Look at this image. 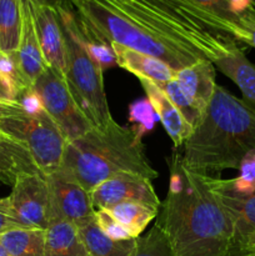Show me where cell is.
<instances>
[{
  "mask_svg": "<svg viewBox=\"0 0 255 256\" xmlns=\"http://www.w3.org/2000/svg\"><path fill=\"white\" fill-rule=\"evenodd\" d=\"M158 224L175 256H226L234 242L232 216L212 189L208 175L190 172L182 154L170 162L166 198Z\"/></svg>",
  "mask_w": 255,
  "mask_h": 256,
  "instance_id": "cell-1",
  "label": "cell"
},
{
  "mask_svg": "<svg viewBox=\"0 0 255 256\" xmlns=\"http://www.w3.org/2000/svg\"><path fill=\"white\" fill-rule=\"evenodd\" d=\"M255 150V109L216 84L202 122L184 144L182 164L202 175L238 169Z\"/></svg>",
  "mask_w": 255,
  "mask_h": 256,
  "instance_id": "cell-2",
  "label": "cell"
},
{
  "mask_svg": "<svg viewBox=\"0 0 255 256\" xmlns=\"http://www.w3.org/2000/svg\"><path fill=\"white\" fill-rule=\"evenodd\" d=\"M142 139L132 128L122 126L114 119L92 125L82 135L68 140L60 169L89 192L119 172L154 180L159 174L150 164Z\"/></svg>",
  "mask_w": 255,
  "mask_h": 256,
  "instance_id": "cell-3",
  "label": "cell"
},
{
  "mask_svg": "<svg viewBox=\"0 0 255 256\" xmlns=\"http://www.w3.org/2000/svg\"><path fill=\"white\" fill-rule=\"evenodd\" d=\"M86 24L110 42L152 55L175 70L206 59L186 46L122 12L112 0H68Z\"/></svg>",
  "mask_w": 255,
  "mask_h": 256,
  "instance_id": "cell-4",
  "label": "cell"
},
{
  "mask_svg": "<svg viewBox=\"0 0 255 256\" xmlns=\"http://www.w3.org/2000/svg\"><path fill=\"white\" fill-rule=\"evenodd\" d=\"M66 46L65 82L79 106L92 122L102 125L112 119L104 90L102 69L92 58L82 39L79 20L68 0L54 5Z\"/></svg>",
  "mask_w": 255,
  "mask_h": 256,
  "instance_id": "cell-5",
  "label": "cell"
},
{
  "mask_svg": "<svg viewBox=\"0 0 255 256\" xmlns=\"http://www.w3.org/2000/svg\"><path fill=\"white\" fill-rule=\"evenodd\" d=\"M0 132L24 145L42 175L59 169L66 139L46 112H28L16 102L0 105Z\"/></svg>",
  "mask_w": 255,
  "mask_h": 256,
  "instance_id": "cell-6",
  "label": "cell"
},
{
  "mask_svg": "<svg viewBox=\"0 0 255 256\" xmlns=\"http://www.w3.org/2000/svg\"><path fill=\"white\" fill-rule=\"evenodd\" d=\"M34 88L45 112L62 130L66 142L80 136L92 126V122L72 96L64 78L52 68L46 66L34 82Z\"/></svg>",
  "mask_w": 255,
  "mask_h": 256,
  "instance_id": "cell-7",
  "label": "cell"
},
{
  "mask_svg": "<svg viewBox=\"0 0 255 256\" xmlns=\"http://www.w3.org/2000/svg\"><path fill=\"white\" fill-rule=\"evenodd\" d=\"M49 189V220L70 222L75 225L94 218L90 192L74 178L59 169L45 175Z\"/></svg>",
  "mask_w": 255,
  "mask_h": 256,
  "instance_id": "cell-8",
  "label": "cell"
},
{
  "mask_svg": "<svg viewBox=\"0 0 255 256\" xmlns=\"http://www.w3.org/2000/svg\"><path fill=\"white\" fill-rule=\"evenodd\" d=\"M8 196L18 222L24 228L45 230L49 220V189L42 174H24Z\"/></svg>",
  "mask_w": 255,
  "mask_h": 256,
  "instance_id": "cell-9",
  "label": "cell"
},
{
  "mask_svg": "<svg viewBox=\"0 0 255 256\" xmlns=\"http://www.w3.org/2000/svg\"><path fill=\"white\" fill-rule=\"evenodd\" d=\"M95 210L109 209L120 202H140L160 209L162 202L155 192L152 180L132 172H119L90 192Z\"/></svg>",
  "mask_w": 255,
  "mask_h": 256,
  "instance_id": "cell-10",
  "label": "cell"
},
{
  "mask_svg": "<svg viewBox=\"0 0 255 256\" xmlns=\"http://www.w3.org/2000/svg\"><path fill=\"white\" fill-rule=\"evenodd\" d=\"M29 2L45 64L65 79L66 46L56 8L49 2L38 0H29Z\"/></svg>",
  "mask_w": 255,
  "mask_h": 256,
  "instance_id": "cell-11",
  "label": "cell"
},
{
  "mask_svg": "<svg viewBox=\"0 0 255 256\" xmlns=\"http://www.w3.org/2000/svg\"><path fill=\"white\" fill-rule=\"evenodd\" d=\"M234 38H229L212 60L242 92L244 102L255 109V64L245 55Z\"/></svg>",
  "mask_w": 255,
  "mask_h": 256,
  "instance_id": "cell-12",
  "label": "cell"
},
{
  "mask_svg": "<svg viewBox=\"0 0 255 256\" xmlns=\"http://www.w3.org/2000/svg\"><path fill=\"white\" fill-rule=\"evenodd\" d=\"M139 82L144 88L146 99L154 108L174 146L179 148L184 145L194 132L192 125L185 120L182 112L176 109V106L170 102L166 94L156 84L146 79H139Z\"/></svg>",
  "mask_w": 255,
  "mask_h": 256,
  "instance_id": "cell-13",
  "label": "cell"
},
{
  "mask_svg": "<svg viewBox=\"0 0 255 256\" xmlns=\"http://www.w3.org/2000/svg\"><path fill=\"white\" fill-rule=\"evenodd\" d=\"M20 70L25 80L30 85H34L38 78L46 69L42 48L38 39L36 28H35L32 10L29 0H24V15H22V26L20 34L19 46L16 50Z\"/></svg>",
  "mask_w": 255,
  "mask_h": 256,
  "instance_id": "cell-14",
  "label": "cell"
},
{
  "mask_svg": "<svg viewBox=\"0 0 255 256\" xmlns=\"http://www.w3.org/2000/svg\"><path fill=\"white\" fill-rule=\"evenodd\" d=\"M116 65L132 72L138 79H146L159 85L175 79L178 70L158 58L112 42Z\"/></svg>",
  "mask_w": 255,
  "mask_h": 256,
  "instance_id": "cell-15",
  "label": "cell"
},
{
  "mask_svg": "<svg viewBox=\"0 0 255 256\" xmlns=\"http://www.w3.org/2000/svg\"><path fill=\"white\" fill-rule=\"evenodd\" d=\"M24 174H42V172L24 145L0 132V182L12 186Z\"/></svg>",
  "mask_w": 255,
  "mask_h": 256,
  "instance_id": "cell-16",
  "label": "cell"
},
{
  "mask_svg": "<svg viewBox=\"0 0 255 256\" xmlns=\"http://www.w3.org/2000/svg\"><path fill=\"white\" fill-rule=\"evenodd\" d=\"M175 80L190 96L208 106L216 88L215 66L209 59H200L178 70Z\"/></svg>",
  "mask_w": 255,
  "mask_h": 256,
  "instance_id": "cell-17",
  "label": "cell"
},
{
  "mask_svg": "<svg viewBox=\"0 0 255 256\" xmlns=\"http://www.w3.org/2000/svg\"><path fill=\"white\" fill-rule=\"evenodd\" d=\"M80 238L89 256H132L136 239L114 240L105 235L94 218L76 224Z\"/></svg>",
  "mask_w": 255,
  "mask_h": 256,
  "instance_id": "cell-18",
  "label": "cell"
},
{
  "mask_svg": "<svg viewBox=\"0 0 255 256\" xmlns=\"http://www.w3.org/2000/svg\"><path fill=\"white\" fill-rule=\"evenodd\" d=\"M46 256H89L74 222H54L45 229Z\"/></svg>",
  "mask_w": 255,
  "mask_h": 256,
  "instance_id": "cell-19",
  "label": "cell"
},
{
  "mask_svg": "<svg viewBox=\"0 0 255 256\" xmlns=\"http://www.w3.org/2000/svg\"><path fill=\"white\" fill-rule=\"evenodd\" d=\"M239 175L234 179L209 176L212 189L219 195L248 198L255 194V150L248 152L238 166Z\"/></svg>",
  "mask_w": 255,
  "mask_h": 256,
  "instance_id": "cell-20",
  "label": "cell"
},
{
  "mask_svg": "<svg viewBox=\"0 0 255 256\" xmlns=\"http://www.w3.org/2000/svg\"><path fill=\"white\" fill-rule=\"evenodd\" d=\"M0 242L10 256H46L45 230L19 228L0 234Z\"/></svg>",
  "mask_w": 255,
  "mask_h": 256,
  "instance_id": "cell-21",
  "label": "cell"
},
{
  "mask_svg": "<svg viewBox=\"0 0 255 256\" xmlns=\"http://www.w3.org/2000/svg\"><path fill=\"white\" fill-rule=\"evenodd\" d=\"M24 0H0V52H15L19 46Z\"/></svg>",
  "mask_w": 255,
  "mask_h": 256,
  "instance_id": "cell-22",
  "label": "cell"
},
{
  "mask_svg": "<svg viewBox=\"0 0 255 256\" xmlns=\"http://www.w3.org/2000/svg\"><path fill=\"white\" fill-rule=\"evenodd\" d=\"M114 219L129 232L132 239L140 236L148 224L159 214V209L140 204V202H120L106 209Z\"/></svg>",
  "mask_w": 255,
  "mask_h": 256,
  "instance_id": "cell-23",
  "label": "cell"
},
{
  "mask_svg": "<svg viewBox=\"0 0 255 256\" xmlns=\"http://www.w3.org/2000/svg\"><path fill=\"white\" fill-rule=\"evenodd\" d=\"M192 4L214 18L222 24L225 34L242 42V29L240 26V18L236 14L232 0H190Z\"/></svg>",
  "mask_w": 255,
  "mask_h": 256,
  "instance_id": "cell-24",
  "label": "cell"
},
{
  "mask_svg": "<svg viewBox=\"0 0 255 256\" xmlns=\"http://www.w3.org/2000/svg\"><path fill=\"white\" fill-rule=\"evenodd\" d=\"M158 86L166 94L170 102L182 112V116L192 125V129H195L199 125V122H202V115L206 110V105L202 104L192 96H190L175 79L170 80L168 82H162Z\"/></svg>",
  "mask_w": 255,
  "mask_h": 256,
  "instance_id": "cell-25",
  "label": "cell"
},
{
  "mask_svg": "<svg viewBox=\"0 0 255 256\" xmlns=\"http://www.w3.org/2000/svg\"><path fill=\"white\" fill-rule=\"evenodd\" d=\"M216 194V192H215ZM232 216L235 236L255 230V194L248 198H234L216 194Z\"/></svg>",
  "mask_w": 255,
  "mask_h": 256,
  "instance_id": "cell-26",
  "label": "cell"
},
{
  "mask_svg": "<svg viewBox=\"0 0 255 256\" xmlns=\"http://www.w3.org/2000/svg\"><path fill=\"white\" fill-rule=\"evenodd\" d=\"M78 20H79V28L80 32H82V42H84L89 54L92 55V59L100 65L102 72L109 69V68L115 66V65H116V59H115V54L114 50H112V42H108V40L105 39V38H102L99 32H95V30L92 29L89 24H86L79 15H78Z\"/></svg>",
  "mask_w": 255,
  "mask_h": 256,
  "instance_id": "cell-27",
  "label": "cell"
},
{
  "mask_svg": "<svg viewBox=\"0 0 255 256\" xmlns=\"http://www.w3.org/2000/svg\"><path fill=\"white\" fill-rule=\"evenodd\" d=\"M132 256H175L160 225L155 224L144 236L136 238Z\"/></svg>",
  "mask_w": 255,
  "mask_h": 256,
  "instance_id": "cell-28",
  "label": "cell"
},
{
  "mask_svg": "<svg viewBox=\"0 0 255 256\" xmlns=\"http://www.w3.org/2000/svg\"><path fill=\"white\" fill-rule=\"evenodd\" d=\"M129 122L132 125V129L140 136L152 132L159 116L155 112L154 108L148 99H139L129 105Z\"/></svg>",
  "mask_w": 255,
  "mask_h": 256,
  "instance_id": "cell-29",
  "label": "cell"
},
{
  "mask_svg": "<svg viewBox=\"0 0 255 256\" xmlns=\"http://www.w3.org/2000/svg\"><path fill=\"white\" fill-rule=\"evenodd\" d=\"M94 220L99 229L114 240H129L132 239L129 232L114 219L112 214L106 209L95 210Z\"/></svg>",
  "mask_w": 255,
  "mask_h": 256,
  "instance_id": "cell-30",
  "label": "cell"
},
{
  "mask_svg": "<svg viewBox=\"0 0 255 256\" xmlns=\"http://www.w3.org/2000/svg\"><path fill=\"white\" fill-rule=\"evenodd\" d=\"M226 256H255V230L235 236Z\"/></svg>",
  "mask_w": 255,
  "mask_h": 256,
  "instance_id": "cell-31",
  "label": "cell"
},
{
  "mask_svg": "<svg viewBox=\"0 0 255 256\" xmlns=\"http://www.w3.org/2000/svg\"><path fill=\"white\" fill-rule=\"evenodd\" d=\"M19 228L24 226L15 218L9 199L2 198L0 199V234L12 229H19Z\"/></svg>",
  "mask_w": 255,
  "mask_h": 256,
  "instance_id": "cell-32",
  "label": "cell"
},
{
  "mask_svg": "<svg viewBox=\"0 0 255 256\" xmlns=\"http://www.w3.org/2000/svg\"><path fill=\"white\" fill-rule=\"evenodd\" d=\"M240 26L242 29V42L255 48V9L246 12L240 16Z\"/></svg>",
  "mask_w": 255,
  "mask_h": 256,
  "instance_id": "cell-33",
  "label": "cell"
},
{
  "mask_svg": "<svg viewBox=\"0 0 255 256\" xmlns=\"http://www.w3.org/2000/svg\"><path fill=\"white\" fill-rule=\"evenodd\" d=\"M232 2L239 18L246 12L255 9V0H232Z\"/></svg>",
  "mask_w": 255,
  "mask_h": 256,
  "instance_id": "cell-34",
  "label": "cell"
},
{
  "mask_svg": "<svg viewBox=\"0 0 255 256\" xmlns=\"http://www.w3.org/2000/svg\"><path fill=\"white\" fill-rule=\"evenodd\" d=\"M0 256H10L9 252H8L6 250H5V248L2 245V242H0Z\"/></svg>",
  "mask_w": 255,
  "mask_h": 256,
  "instance_id": "cell-35",
  "label": "cell"
},
{
  "mask_svg": "<svg viewBox=\"0 0 255 256\" xmlns=\"http://www.w3.org/2000/svg\"><path fill=\"white\" fill-rule=\"evenodd\" d=\"M38 2H49V4L55 5L60 2H64V0H38Z\"/></svg>",
  "mask_w": 255,
  "mask_h": 256,
  "instance_id": "cell-36",
  "label": "cell"
},
{
  "mask_svg": "<svg viewBox=\"0 0 255 256\" xmlns=\"http://www.w3.org/2000/svg\"><path fill=\"white\" fill-rule=\"evenodd\" d=\"M2 102H0V105H2Z\"/></svg>",
  "mask_w": 255,
  "mask_h": 256,
  "instance_id": "cell-37",
  "label": "cell"
}]
</instances>
